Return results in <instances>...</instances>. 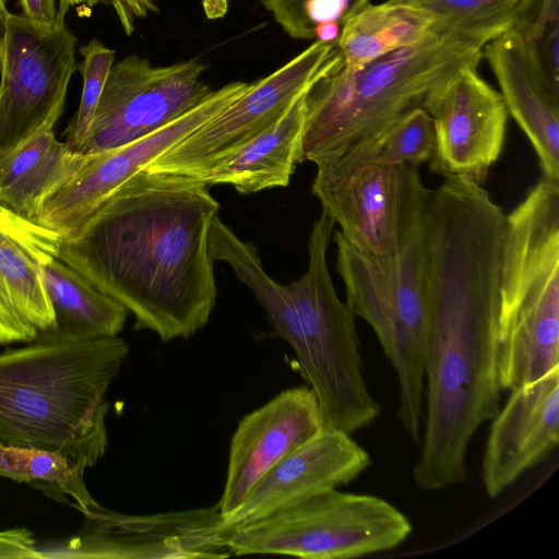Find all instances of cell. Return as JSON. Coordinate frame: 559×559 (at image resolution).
<instances>
[{
  "instance_id": "cell-1",
  "label": "cell",
  "mask_w": 559,
  "mask_h": 559,
  "mask_svg": "<svg viewBox=\"0 0 559 559\" xmlns=\"http://www.w3.org/2000/svg\"><path fill=\"white\" fill-rule=\"evenodd\" d=\"M507 214L472 181L447 177L425 218L429 320L427 415L414 481L440 490L466 478L477 429L500 408L498 314Z\"/></svg>"
},
{
  "instance_id": "cell-2",
  "label": "cell",
  "mask_w": 559,
  "mask_h": 559,
  "mask_svg": "<svg viewBox=\"0 0 559 559\" xmlns=\"http://www.w3.org/2000/svg\"><path fill=\"white\" fill-rule=\"evenodd\" d=\"M197 175L143 169L70 235L58 258L168 342L202 329L217 288L209 234L219 204Z\"/></svg>"
},
{
  "instance_id": "cell-3",
  "label": "cell",
  "mask_w": 559,
  "mask_h": 559,
  "mask_svg": "<svg viewBox=\"0 0 559 559\" xmlns=\"http://www.w3.org/2000/svg\"><path fill=\"white\" fill-rule=\"evenodd\" d=\"M116 336L39 334L0 353V443L63 454L86 469L104 455L105 399L128 355Z\"/></svg>"
},
{
  "instance_id": "cell-4",
  "label": "cell",
  "mask_w": 559,
  "mask_h": 559,
  "mask_svg": "<svg viewBox=\"0 0 559 559\" xmlns=\"http://www.w3.org/2000/svg\"><path fill=\"white\" fill-rule=\"evenodd\" d=\"M483 59V47L436 32L358 68L336 61L306 94L304 160L335 157L416 107L451 75Z\"/></svg>"
},
{
  "instance_id": "cell-5",
  "label": "cell",
  "mask_w": 559,
  "mask_h": 559,
  "mask_svg": "<svg viewBox=\"0 0 559 559\" xmlns=\"http://www.w3.org/2000/svg\"><path fill=\"white\" fill-rule=\"evenodd\" d=\"M559 367V181L543 178L509 214L498 314L501 390Z\"/></svg>"
},
{
  "instance_id": "cell-6",
  "label": "cell",
  "mask_w": 559,
  "mask_h": 559,
  "mask_svg": "<svg viewBox=\"0 0 559 559\" xmlns=\"http://www.w3.org/2000/svg\"><path fill=\"white\" fill-rule=\"evenodd\" d=\"M334 222L322 211L308 239V267L287 285L290 308L273 326L294 349L299 371L314 393L324 428L352 433L372 424L380 406L362 377L355 314L338 298L326 262Z\"/></svg>"
},
{
  "instance_id": "cell-7",
  "label": "cell",
  "mask_w": 559,
  "mask_h": 559,
  "mask_svg": "<svg viewBox=\"0 0 559 559\" xmlns=\"http://www.w3.org/2000/svg\"><path fill=\"white\" fill-rule=\"evenodd\" d=\"M336 270L355 317L376 333L399 383L397 419L420 444L428 337L424 224L394 254L376 257L333 234Z\"/></svg>"
},
{
  "instance_id": "cell-8",
  "label": "cell",
  "mask_w": 559,
  "mask_h": 559,
  "mask_svg": "<svg viewBox=\"0 0 559 559\" xmlns=\"http://www.w3.org/2000/svg\"><path fill=\"white\" fill-rule=\"evenodd\" d=\"M412 533L386 500L330 488L229 530L230 556L286 555L346 559L391 550Z\"/></svg>"
},
{
  "instance_id": "cell-9",
  "label": "cell",
  "mask_w": 559,
  "mask_h": 559,
  "mask_svg": "<svg viewBox=\"0 0 559 559\" xmlns=\"http://www.w3.org/2000/svg\"><path fill=\"white\" fill-rule=\"evenodd\" d=\"M312 193L340 233L376 257L396 253L423 226L430 190L419 167L385 166L342 155L316 164Z\"/></svg>"
},
{
  "instance_id": "cell-10",
  "label": "cell",
  "mask_w": 559,
  "mask_h": 559,
  "mask_svg": "<svg viewBox=\"0 0 559 559\" xmlns=\"http://www.w3.org/2000/svg\"><path fill=\"white\" fill-rule=\"evenodd\" d=\"M60 0L52 24L10 13L0 53V160L55 127L75 70L76 37Z\"/></svg>"
},
{
  "instance_id": "cell-11",
  "label": "cell",
  "mask_w": 559,
  "mask_h": 559,
  "mask_svg": "<svg viewBox=\"0 0 559 559\" xmlns=\"http://www.w3.org/2000/svg\"><path fill=\"white\" fill-rule=\"evenodd\" d=\"M198 59L152 66L128 56L112 64L80 154L115 150L175 120L213 90Z\"/></svg>"
},
{
  "instance_id": "cell-12",
  "label": "cell",
  "mask_w": 559,
  "mask_h": 559,
  "mask_svg": "<svg viewBox=\"0 0 559 559\" xmlns=\"http://www.w3.org/2000/svg\"><path fill=\"white\" fill-rule=\"evenodd\" d=\"M251 84L228 83L158 130L115 150L87 154L83 166L45 197L33 222L70 235L120 186L222 112Z\"/></svg>"
},
{
  "instance_id": "cell-13",
  "label": "cell",
  "mask_w": 559,
  "mask_h": 559,
  "mask_svg": "<svg viewBox=\"0 0 559 559\" xmlns=\"http://www.w3.org/2000/svg\"><path fill=\"white\" fill-rule=\"evenodd\" d=\"M335 43L310 46L251 87L144 169L199 175L212 160L278 118L336 61Z\"/></svg>"
},
{
  "instance_id": "cell-14",
  "label": "cell",
  "mask_w": 559,
  "mask_h": 559,
  "mask_svg": "<svg viewBox=\"0 0 559 559\" xmlns=\"http://www.w3.org/2000/svg\"><path fill=\"white\" fill-rule=\"evenodd\" d=\"M83 531L60 557L225 558L230 554L218 506L147 515L122 514L100 504L84 515Z\"/></svg>"
},
{
  "instance_id": "cell-15",
  "label": "cell",
  "mask_w": 559,
  "mask_h": 559,
  "mask_svg": "<svg viewBox=\"0 0 559 559\" xmlns=\"http://www.w3.org/2000/svg\"><path fill=\"white\" fill-rule=\"evenodd\" d=\"M435 150L430 169L483 186L502 151L508 111L499 92L466 67L426 97Z\"/></svg>"
},
{
  "instance_id": "cell-16",
  "label": "cell",
  "mask_w": 559,
  "mask_h": 559,
  "mask_svg": "<svg viewBox=\"0 0 559 559\" xmlns=\"http://www.w3.org/2000/svg\"><path fill=\"white\" fill-rule=\"evenodd\" d=\"M323 428L318 400L308 385L282 391L243 416L230 441L226 481L217 502L223 519L271 467Z\"/></svg>"
},
{
  "instance_id": "cell-17",
  "label": "cell",
  "mask_w": 559,
  "mask_h": 559,
  "mask_svg": "<svg viewBox=\"0 0 559 559\" xmlns=\"http://www.w3.org/2000/svg\"><path fill=\"white\" fill-rule=\"evenodd\" d=\"M63 236L0 204V345L28 343L55 325L44 266Z\"/></svg>"
},
{
  "instance_id": "cell-18",
  "label": "cell",
  "mask_w": 559,
  "mask_h": 559,
  "mask_svg": "<svg viewBox=\"0 0 559 559\" xmlns=\"http://www.w3.org/2000/svg\"><path fill=\"white\" fill-rule=\"evenodd\" d=\"M510 391L491 419L481 461L483 485L490 498L544 460L559 440V367Z\"/></svg>"
},
{
  "instance_id": "cell-19",
  "label": "cell",
  "mask_w": 559,
  "mask_h": 559,
  "mask_svg": "<svg viewBox=\"0 0 559 559\" xmlns=\"http://www.w3.org/2000/svg\"><path fill=\"white\" fill-rule=\"evenodd\" d=\"M510 115L532 144L543 178L559 181V83L521 26L483 47Z\"/></svg>"
},
{
  "instance_id": "cell-20",
  "label": "cell",
  "mask_w": 559,
  "mask_h": 559,
  "mask_svg": "<svg viewBox=\"0 0 559 559\" xmlns=\"http://www.w3.org/2000/svg\"><path fill=\"white\" fill-rule=\"evenodd\" d=\"M371 464L368 452L342 430L323 428L271 467L238 508L227 530L259 520L314 492L353 481Z\"/></svg>"
},
{
  "instance_id": "cell-21",
  "label": "cell",
  "mask_w": 559,
  "mask_h": 559,
  "mask_svg": "<svg viewBox=\"0 0 559 559\" xmlns=\"http://www.w3.org/2000/svg\"><path fill=\"white\" fill-rule=\"evenodd\" d=\"M306 94L307 91L273 122L217 156L197 176L209 187L227 183L242 194L287 187L296 166L304 162Z\"/></svg>"
},
{
  "instance_id": "cell-22",
  "label": "cell",
  "mask_w": 559,
  "mask_h": 559,
  "mask_svg": "<svg viewBox=\"0 0 559 559\" xmlns=\"http://www.w3.org/2000/svg\"><path fill=\"white\" fill-rule=\"evenodd\" d=\"M86 159L57 140L53 128L43 131L0 160V204L33 221L45 197Z\"/></svg>"
},
{
  "instance_id": "cell-23",
  "label": "cell",
  "mask_w": 559,
  "mask_h": 559,
  "mask_svg": "<svg viewBox=\"0 0 559 559\" xmlns=\"http://www.w3.org/2000/svg\"><path fill=\"white\" fill-rule=\"evenodd\" d=\"M436 32L430 13L418 7L400 0L370 2L345 21L335 48L341 64L354 69L418 44Z\"/></svg>"
},
{
  "instance_id": "cell-24",
  "label": "cell",
  "mask_w": 559,
  "mask_h": 559,
  "mask_svg": "<svg viewBox=\"0 0 559 559\" xmlns=\"http://www.w3.org/2000/svg\"><path fill=\"white\" fill-rule=\"evenodd\" d=\"M44 282L55 325L40 334L59 338H93L116 336L122 331L127 309L59 258L45 264Z\"/></svg>"
},
{
  "instance_id": "cell-25",
  "label": "cell",
  "mask_w": 559,
  "mask_h": 559,
  "mask_svg": "<svg viewBox=\"0 0 559 559\" xmlns=\"http://www.w3.org/2000/svg\"><path fill=\"white\" fill-rule=\"evenodd\" d=\"M84 472L59 452L0 443V477L29 484L85 515L99 503L85 486Z\"/></svg>"
},
{
  "instance_id": "cell-26",
  "label": "cell",
  "mask_w": 559,
  "mask_h": 559,
  "mask_svg": "<svg viewBox=\"0 0 559 559\" xmlns=\"http://www.w3.org/2000/svg\"><path fill=\"white\" fill-rule=\"evenodd\" d=\"M432 16L435 28L484 47L503 33L520 26L537 0H400Z\"/></svg>"
},
{
  "instance_id": "cell-27",
  "label": "cell",
  "mask_w": 559,
  "mask_h": 559,
  "mask_svg": "<svg viewBox=\"0 0 559 559\" xmlns=\"http://www.w3.org/2000/svg\"><path fill=\"white\" fill-rule=\"evenodd\" d=\"M433 150L431 118L423 107H416L350 145L340 155L364 163L419 167L431 159Z\"/></svg>"
},
{
  "instance_id": "cell-28",
  "label": "cell",
  "mask_w": 559,
  "mask_h": 559,
  "mask_svg": "<svg viewBox=\"0 0 559 559\" xmlns=\"http://www.w3.org/2000/svg\"><path fill=\"white\" fill-rule=\"evenodd\" d=\"M293 38L335 43L342 25L370 0H261Z\"/></svg>"
},
{
  "instance_id": "cell-29",
  "label": "cell",
  "mask_w": 559,
  "mask_h": 559,
  "mask_svg": "<svg viewBox=\"0 0 559 559\" xmlns=\"http://www.w3.org/2000/svg\"><path fill=\"white\" fill-rule=\"evenodd\" d=\"M83 62L78 66L83 75V91L79 109L68 126L64 144L78 153L93 121L105 83L115 61V50L97 38L80 48Z\"/></svg>"
},
{
  "instance_id": "cell-30",
  "label": "cell",
  "mask_w": 559,
  "mask_h": 559,
  "mask_svg": "<svg viewBox=\"0 0 559 559\" xmlns=\"http://www.w3.org/2000/svg\"><path fill=\"white\" fill-rule=\"evenodd\" d=\"M520 26L535 46L550 78L559 83V0H537Z\"/></svg>"
},
{
  "instance_id": "cell-31",
  "label": "cell",
  "mask_w": 559,
  "mask_h": 559,
  "mask_svg": "<svg viewBox=\"0 0 559 559\" xmlns=\"http://www.w3.org/2000/svg\"><path fill=\"white\" fill-rule=\"evenodd\" d=\"M71 5L86 2L87 7H93L100 0H67ZM124 31L130 34L133 29V21L135 17H143L150 11L156 9L152 1L146 0H111Z\"/></svg>"
},
{
  "instance_id": "cell-32",
  "label": "cell",
  "mask_w": 559,
  "mask_h": 559,
  "mask_svg": "<svg viewBox=\"0 0 559 559\" xmlns=\"http://www.w3.org/2000/svg\"><path fill=\"white\" fill-rule=\"evenodd\" d=\"M23 16L40 24H52L57 16L55 0H20Z\"/></svg>"
},
{
  "instance_id": "cell-33",
  "label": "cell",
  "mask_w": 559,
  "mask_h": 559,
  "mask_svg": "<svg viewBox=\"0 0 559 559\" xmlns=\"http://www.w3.org/2000/svg\"><path fill=\"white\" fill-rule=\"evenodd\" d=\"M9 15L10 12L7 9L5 0H0V53L7 33Z\"/></svg>"
},
{
  "instance_id": "cell-34",
  "label": "cell",
  "mask_w": 559,
  "mask_h": 559,
  "mask_svg": "<svg viewBox=\"0 0 559 559\" xmlns=\"http://www.w3.org/2000/svg\"><path fill=\"white\" fill-rule=\"evenodd\" d=\"M12 548V538L10 533L4 530L0 531V558H5Z\"/></svg>"
},
{
  "instance_id": "cell-35",
  "label": "cell",
  "mask_w": 559,
  "mask_h": 559,
  "mask_svg": "<svg viewBox=\"0 0 559 559\" xmlns=\"http://www.w3.org/2000/svg\"><path fill=\"white\" fill-rule=\"evenodd\" d=\"M146 1H151V0H146Z\"/></svg>"
}]
</instances>
